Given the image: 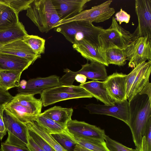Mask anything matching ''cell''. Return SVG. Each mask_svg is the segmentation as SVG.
Here are the masks:
<instances>
[{
  "label": "cell",
  "mask_w": 151,
  "mask_h": 151,
  "mask_svg": "<svg viewBox=\"0 0 151 151\" xmlns=\"http://www.w3.org/2000/svg\"><path fill=\"white\" fill-rule=\"evenodd\" d=\"M13 97L8 91L0 86V109H4L5 105L10 101Z\"/></svg>",
  "instance_id": "obj_37"
},
{
  "label": "cell",
  "mask_w": 151,
  "mask_h": 151,
  "mask_svg": "<svg viewBox=\"0 0 151 151\" xmlns=\"http://www.w3.org/2000/svg\"><path fill=\"white\" fill-rule=\"evenodd\" d=\"M18 14L9 5L0 0V30L18 24Z\"/></svg>",
  "instance_id": "obj_25"
},
{
  "label": "cell",
  "mask_w": 151,
  "mask_h": 151,
  "mask_svg": "<svg viewBox=\"0 0 151 151\" xmlns=\"http://www.w3.org/2000/svg\"><path fill=\"white\" fill-rule=\"evenodd\" d=\"M40 99L34 95L18 93L4 108V110L21 122L25 123L36 120L42 106Z\"/></svg>",
  "instance_id": "obj_3"
},
{
  "label": "cell",
  "mask_w": 151,
  "mask_h": 151,
  "mask_svg": "<svg viewBox=\"0 0 151 151\" xmlns=\"http://www.w3.org/2000/svg\"><path fill=\"white\" fill-rule=\"evenodd\" d=\"M53 138L67 151H73L77 143L74 136L67 129L64 132L51 134Z\"/></svg>",
  "instance_id": "obj_30"
},
{
  "label": "cell",
  "mask_w": 151,
  "mask_h": 151,
  "mask_svg": "<svg viewBox=\"0 0 151 151\" xmlns=\"http://www.w3.org/2000/svg\"><path fill=\"white\" fill-rule=\"evenodd\" d=\"M112 0L106 1L91 9L83 10L81 13L71 18L60 21L53 28L63 24L76 21H85L99 23L109 19L115 13L113 8L110 6Z\"/></svg>",
  "instance_id": "obj_7"
},
{
  "label": "cell",
  "mask_w": 151,
  "mask_h": 151,
  "mask_svg": "<svg viewBox=\"0 0 151 151\" xmlns=\"http://www.w3.org/2000/svg\"><path fill=\"white\" fill-rule=\"evenodd\" d=\"M128 66L134 68L146 61H151V42L146 37L136 38L125 50Z\"/></svg>",
  "instance_id": "obj_10"
},
{
  "label": "cell",
  "mask_w": 151,
  "mask_h": 151,
  "mask_svg": "<svg viewBox=\"0 0 151 151\" xmlns=\"http://www.w3.org/2000/svg\"><path fill=\"white\" fill-rule=\"evenodd\" d=\"M85 109L91 114L111 116L129 124V102L127 100L115 102L112 105L89 104L86 105Z\"/></svg>",
  "instance_id": "obj_11"
},
{
  "label": "cell",
  "mask_w": 151,
  "mask_h": 151,
  "mask_svg": "<svg viewBox=\"0 0 151 151\" xmlns=\"http://www.w3.org/2000/svg\"><path fill=\"white\" fill-rule=\"evenodd\" d=\"M73 49L87 60L99 63L108 66L104 51L94 47L84 39L76 41L73 44Z\"/></svg>",
  "instance_id": "obj_18"
},
{
  "label": "cell",
  "mask_w": 151,
  "mask_h": 151,
  "mask_svg": "<svg viewBox=\"0 0 151 151\" xmlns=\"http://www.w3.org/2000/svg\"><path fill=\"white\" fill-rule=\"evenodd\" d=\"M24 124L28 129L34 132L45 140L55 151H67L36 120Z\"/></svg>",
  "instance_id": "obj_23"
},
{
  "label": "cell",
  "mask_w": 151,
  "mask_h": 151,
  "mask_svg": "<svg viewBox=\"0 0 151 151\" xmlns=\"http://www.w3.org/2000/svg\"><path fill=\"white\" fill-rule=\"evenodd\" d=\"M22 72L21 71H0V86L6 91L13 88L19 87Z\"/></svg>",
  "instance_id": "obj_26"
},
{
  "label": "cell",
  "mask_w": 151,
  "mask_h": 151,
  "mask_svg": "<svg viewBox=\"0 0 151 151\" xmlns=\"http://www.w3.org/2000/svg\"><path fill=\"white\" fill-rule=\"evenodd\" d=\"M139 93L140 95H147L151 101V83L149 81Z\"/></svg>",
  "instance_id": "obj_42"
},
{
  "label": "cell",
  "mask_w": 151,
  "mask_h": 151,
  "mask_svg": "<svg viewBox=\"0 0 151 151\" xmlns=\"http://www.w3.org/2000/svg\"><path fill=\"white\" fill-rule=\"evenodd\" d=\"M129 102V127L136 151H142V138L148 120L151 118V101L146 95L139 93Z\"/></svg>",
  "instance_id": "obj_1"
},
{
  "label": "cell",
  "mask_w": 151,
  "mask_h": 151,
  "mask_svg": "<svg viewBox=\"0 0 151 151\" xmlns=\"http://www.w3.org/2000/svg\"><path fill=\"white\" fill-rule=\"evenodd\" d=\"M73 112V109L71 108L55 106L42 114L59 123L67 126L68 122L71 119Z\"/></svg>",
  "instance_id": "obj_24"
},
{
  "label": "cell",
  "mask_w": 151,
  "mask_h": 151,
  "mask_svg": "<svg viewBox=\"0 0 151 151\" xmlns=\"http://www.w3.org/2000/svg\"><path fill=\"white\" fill-rule=\"evenodd\" d=\"M126 74L122 73L115 72L108 76L104 81L105 87L115 102L126 100Z\"/></svg>",
  "instance_id": "obj_15"
},
{
  "label": "cell",
  "mask_w": 151,
  "mask_h": 151,
  "mask_svg": "<svg viewBox=\"0 0 151 151\" xmlns=\"http://www.w3.org/2000/svg\"><path fill=\"white\" fill-rule=\"evenodd\" d=\"M87 79L86 77L84 75L81 74L76 75L75 77V80L81 83H83L86 82Z\"/></svg>",
  "instance_id": "obj_43"
},
{
  "label": "cell",
  "mask_w": 151,
  "mask_h": 151,
  "mask_svg": "<svg viewBox=\"0 0 151 151\" xmlns=\"http://www.w3.org/2000/svg\"><path fill=\"white\" fill-rule=\"evenodd\" d=\"M27 137L28 143L27 145V147L30 151H45L35 142L29 135L28 132Z\"/></svg>",
  "instance_id": "obj_40"
},
{
  "label": "cell",
  "mask_w": 151,
  "mask_h": 151,
  "mask_svg": "<svg viewBox=\"0 0 151 151\" xmlns=\"http://www.w3.org/2000/svg\"><path fill=\"white\" fill-rule=\"evenodd\" d=\"M0 151H30L27 147L1 143Z\"/></svg>",
  "instance_id": "obj_38"
},
{
  "label": "cell",
  "mask_w": 151,
  "mask_h": 151,
  "mask_svg": "<svg viewBox=\"0 0 151 151\" xmlns=\"http://www.w3.org/2000/svg\"><path fill=\"white\" fill-rule=\"evenodd\" d=\"M4 45V44H0V47H1L3 45Z\"/></svg>",
  "instance_id": "obj_45"
},
{
  "label": "cell",
  "mask_w": 151,
  "mask_h": 151,
  "mask_svg": "<svg viewBox=\"0 0 151 151\" xmlns=\"http://www.w3.org/2000/svg\"><path fill=\"white\" fill-rule=\"evenodd\" d=\"M54 91H61L69 93L74 94H82L89 96L91 98L93 97L92 95L80 86H64L62 85L51 88Z\"/></svg>",
  "instance_id": "obj_32"
},
{
  "label": "cell",
  "mask_w": 151,
  "mask_h": 151,
  "mask_svg": "<svg viewBox=\"0 0 151 151\" xmlns=\"http://www.w3.org/2000/svg\"><path fill=\"white\" fill-rule=\"evenodd\" d=\"M61 20L71 18L82 11L91 0H51Z\"/></svg>",
  "instance_id": "obj_16"
},
{
  "label": "cell",
  "mask_w": 151,
  "mask_h": 151,
  "mask_svg": "<svg viewBox=\"0 0 151 151\" xmlns=\"http://www.w3.org/2000/svg\"><path fill=\"white\" fill-rule=\"evenodd\" d=\"M104 140L110 151H136L135 149L128 147L106 135Z\"/></svg>",
  "instance_id": "obj_34"
},
{
  "label": "cell",
  "mask_w": 151,
  "mask_h": 151,
  "mask_svg": "<svg viewBox=\"0 0 151 151\" xmlns=\"http://www.w3.org/2000/svg\"><path fill=\"white\" fill-rule=\"evenodd\" d=\"M2 1L9 5L18 14H19L20 12L23 10H27L33 0H2Z\"/></svg>",
  "instance_id": "obj_33"
},
{
  "label": "cell",
  "mask_w": 151,
  "mask_h": 151,
  "mask_svg": "<svg viewBox=\"0 0 151 151\" xmlns=\"http://www.w3.org/2000/svg\"><path fill=\"white\" fill-rule=\"evenodd\" d=\"M3 118L8 137L5 143L27 147L28 143V129L25 124L4 111Z\"/></svg>",
  "instance_id": "obj_9"
},
{
  "label": "cell",
  "mask_w": 151,
  "mask_h": 151,
  "mask_svg": "<svg viewBox=\"0 0 151 151\" xmlns=\"http://www.w3.org/2000/svg\"><path fill=\"white\" fill-rule=\"evenodd\" d=\"M66 127L68 131L75 137L102 141L106 135L104 130L83 121L71 119Z\"/></svg>",
  "instance_id": "obj_13"
},
{
  "label": "cell",
  "mask_w": 151,
  "mask_h": 151,
  "mask_svg": "<svg viewBox=\"0 0 151 151\" xmlns=\"http://www.w3.org/2000/svg\"><path fill=\"white\" fill-rule=\"evenodd\" d=\"M137 38L132 33L119 25L113 17L110 26L105 29L99 36V41L103 51L111 49L125 50Z\"/></svg>",
  "instance_id": "obj_5"
},
{
  "label": "cell",
  "mask_w": 151,
  "mask_h": 151,
  "mask_svg": "<svg viewBox=\"0 0 151 151\" xmlns=\"http://www.w3.org/2000/svg\"><path fill=\"white\" fill-rule=\"evenodd\" d=\"M151 118L146 126L142 138V151H151Z\"/></svg>",
  "instance_id": "obj_35"
},
{
  "label": "cell",
  "mask_w": 151,
  "mask_h": 151,
  "mask_svg": "<svg viewBox=\"0 0 151 151\" xmlns=\"http://www.w3.org/2000/svg\"><path fill=\"white\" fill-rule=\"evenodd\" d=\"M79 86L84 88L98 100L104 104L112 105L115 102L105 87L104 81L93 80L81 83Z\"/></svg>",
  "instance_id": "obj_20"
},
{
  "label": "cell",
  "mask_w": 151,
  "mask_h": 151,
  "mask_svg": "<svg viewBox=\"0 0 151 151\" xmlns=\"http://www.w3.org/2000/svg\"><path fill=\"white\" fill-rule=\"evenodd\" d=\"M62 34L66 39L73 44L75 41L84 39L94 47L101 50L99 36L104 29L93 25L92 22L76 21L63 24L54 28Z\"/></svg>",
  "instance_id": "obj_2"
},
{
  "label": "cell",
  "mask_w": 151,
  "mask_h": 151,
  "mask_svg": "<svg viewBox=\"0 0 151 151\" xmlns=\"http://www.w3.org/2000/svg\"><path fill=\"white\" fill-rule=\"evenodd\" d=\"M26 15L42 33H47L61 19L51 0H33Z\"/></svg>",
  "instance_id": "obj_4"
},
{
  "label": "cell",
  "mask_w": 151,
  "mask_h": 151,
  "mask_svg": "<svg viewBox=\"0 0 151 151\" xmlns=\"http://www.w3.org/2000/svg\"><path fill=\"white\" fill-rule=\"evenodd\" d=\"M36 121L50 134L62 133L67 129L66 126L53 121L42 113L38 115Z\"/></svg>",
  "instance_id": "obj_27"
},
{
  "label": "cell",
  "mask_w": 151,
  "mask_h": 151,
  "mask_svg": "<svg viewBox=\"0 0 151 151\" xmlns=\"http://www.w3.org/2000/svg\"><path fill=\"white\" fill-rule=\"evenodd\" d=\"M4 111V109H0V140L1 141L6 134L7 132L3 118Z\"/></svg>",
  "instance_id": "obj_41"
},
{
  "label": "cell",
  "mask_w": 151,
  "mask_h": 151,
  "mask_svg": "<svg viewBox=\"0 0 151 151\" xmlns=\"http://www.w3.org/2000/svg\"><path fill=\"white\" fill-rule=\"evenodd\" d=\"M73 151H93L87 149L78 145H76Z\"/></svg>",
  "instance_id": "obj_44"
},
{
  "label": "cell",
  "mask_w": 151,
  "mask_h": 151,
  "mask_svg": "<svg viewBox=\"0 0 151 151\" xmlns=\"http://www.w3.org/2000/svg\"><path fill=\"white\" fill-rule=\"evenodd\" d=\"M40 99L44 106L68 99L81 98H91L88 96L82 94L69 93L55 91L51 88L44 90L40 94Z\"/></svg>",
  "instance_id": "obj_21"
},
{
  "label": "cell",
  "mask_w": 151,
  "mask_h": 151,
  "mask_svg": "<svg viewBox=\"0 0 151 151\" xmlns=\"http://www.w3.org/2000/svg\"><path fill=\"white\" fill-rule=\"evenodd\" d=\"M138 25L132 34L137 38L146 37L151 42V0L135 1Z\"/></svg>",
  "instance_id": "obj_12"
},
{
  "label": "cell",
  "mask_w": 151,
  "mask_h": 151,
  "mask_svg": "<svg viewBox=\"0 0 151 151\" xmlns=\"http://www.w3.org/2000/svg\"><path fill=\"white\" fill-rule=\"evenodd\" d=\"M115 17V19L121 24L123 22L128 23L129 22L131 16L129 14L121 8L119 12L116 13Z\"/></svg>",
  "instance_id": "obj_39"
},
{
  "label": "cell",
  "mask_w": 151,
  "mask_h": 151,
  "mask_svg": "<svg viewBox=\"0 0 151 151\" xmlns=\"http://www.w3.org/2000/svg\"><path fill=\"white\" fill-rule=\"evenodd\" d=\"M28 35L21 22L8 28L0 30V44H5L14 41L23 39Z\"/></svg>",
  "instance_id": "obj_22"
},
{
  "label": "cell",
  "mask_w": 151,
  "mask_h": 151,
  "mask_svg": "<svg viewBox=\"0 0 151 151\" xmlns=\"http://www.w3.org/2000/svg\"><path fill=\"white\" fill-rule=\"evenodd\" d=\"M78 71L74 72L68 68L64 69L65 74L60 78V83L64 86H71L74 81L75 77L78 74L84 75L87 78L95 81H105L108 75L106 66L101 63L90 62L82 65Z\"/></svg>",
  "instance_id": "obj_8"
},
{
  "label": "cell",
  "mask_w": 151,
  "mask_h": 151,
  "mask_svg": "<svg viewBox=\"0 0 151 151\" xmlns=\"http://www.w3.org/2000/svg\"><path fill=\"white\" fill-rule=\"evenodd\" d=\"M78 145L93 151H110L105 140L74 137Z\"/></svg>",
  "instance_id": "obj_29"
},
{
  "label": "cell",
  "mask_w": 151,
  "mask_h": 151,
  "mask_svg": "<svg viewBox=\"0 0 151 151\" xmlns=\"http://www.w3.org/2000/svg\"><path fill=\"white\" fill-rule=\"evenodd\" d=\"M34 62L15 55L0 53V71H21L27 69Z\"/></svg>",
  "instance_id": "obj_19"
},
{
  "label": "cell",
  "mask_w": 151,
  "mask_h": 151,
  "mask_svg": "<svg viewBox=\"0 0 151 151\" xmlns=\"http://www.w3.org/2000/svg\"><path fill=\"white\" fill-rule=\"evenodd\" d=\"M107 64H114L119 66L124 65L127 60L125 50L111 49L104 51Z\"/></svg>",
  "instance_id": "obj_28"
},
{
  "label": "cell",
  "mask_w": 151,
  "mask_h": 151,
  "mask_svg": "<svg viewBox=\"0 0 151 151\" xmlns=\"http://www.w3.org/2000/svg\"><path fill=\"white\" fill-rule=\"evenodd\" d=\"M22 40L38 55L41 56L45 51V40L38 36L27 35L24 37Z\"/></svg>",
  "instance_id": "obj_31"
},
{
  "label": "cell",
  "mask_w": 151,
  "mask_h": 151,
  "mask_svg": "<svg viewBox=\"0 0 151 151\" xmlns=\"http://www.w3.org/2000/svg\"><path fill=\"white\" fill-rule=\"evenodd\" d=\"M0 53L9 54L26 58L34 63L41 56L37 55L22 39L4 45L0 47Z\"/></svg>",
  "instance_id": "obj_17"
},
{
  "label": "cell",
  "mask_w": 151,
  "mask_h": 151,
  "mask_svg": "<svg viewBox=\"0 0 151 151\" xmlns=\"http://www.w3.org/2000/svg\"><path fill=\"white\" fill-rule=\"evenodd\" d=\"M28 132L35 142L45 151H55L45 140L38 134L28 129Z\"/></svg>",
  "instance_id": "obj_36"
},
{
  "label": "cell",
  "mask_w": 151,
  "mask_h": 151,
  "mask_svg": "<svg viewBox=\"0 0 151 151\" xmlns=\"http://www.w3.org/2000/svg\"><path fill=\"white\" fill-rule=\"evenodd\" d=\"M62 85L59 77L52 75L45 77H37L28 80L24 86L17 88L18 93L33 95L41 94L44 90Z\"/></svg>",
  "instance_id": "obj_14"
},
{
  "label": "cell",
  "mask_w": 151,
  "mask_h": 151,
  "mask_svg": "<svg viewBox=\"0 0 151 151\" xmlns=\"http://www.w3.org/2000/svg\"><path fill=\"white\" fill-rule=\"evenodd\" d=\"M151 61L143 62L134 68L126 77V98L130 101L149 81Z\"/></svg>",
  "instance_id": "obj_6"
}]
</instances>
